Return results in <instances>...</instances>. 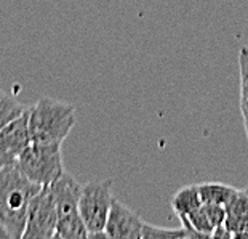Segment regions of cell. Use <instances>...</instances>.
Listing matches in <instances>:
<instances>
[{"mask_svg": "<svg viewBox=\"0 0 248 239\" xmlns=\"http://www.w3.org/2000/svg\"><path fill=\"white\" fill-rule=\"evenodd\" d=\"M40 188L16 164L0 166V222L10 239H23L29 204Z\"/></svg>", "mask_w": 248, "mask_h": 239, "instance_id": "cell-1", "label": "cell"}, {"mask_svg": "<svg viewBox=\"0 0 248 239\" xmlns=\"http://www.w3.org/2000/svg\"><path fill=\"white\" fill-rule=\"evenodd\" d=\"M76 125V108L44 97L29 108V132L34 143L62 145Z\"/></svg>", "mask_w": 248, "mask_h": 239, "instance_id": "cell-2", "label": "cell"}, {"mask_svg": "<svg viewBox=\"0 0 248 239\" xmlns=\"http://www.w3.org/2000/svg\"><path fill=\"white\" fill-rule=\"evenodd\" d=\"M56 201V233L58 239H78L88 238V230L82 220L78 210V198H80L82 185L64 172L53 185H50Z\"/></svg>", "mask_w": 248, "mask_h": 239, "instance_id": "cell-3", "label": "cell"}, {"mask_svg": "<svg viewBox=\"0 0 248 239\" xmlns=\"http://www.w3.org/2000/svg\"><path fill=\"white\" fill-rule=\"evenodd\" d=\"M61 146L32 141L19 156L16 166L31 182L39 187H50L66 172L62 166Z\"/></svg>", "mask_w": 248, "mask_h": 239, "instance_id": "cell-4", "label": "cell"}, {"mask_svg": "<svg viewBox=\"0 0 248 239\" xmlns=\"http://www.w3.org/2000/svg\"><path fill=\"white\" fill-rule=\"evenodd\" d=\"M112 183V178H106L101 182L82 185L78 210L88 230V238H108L104 230L114 201Z\"/></svg>", "mask_w": 248, "mask_h": 239, "instance_id": "cell-5", "label": "cell"}, {"mask_svg": "<svg viewBox=\"0 0 248 239\" xmlns=\"http://www.w3.org/2000/svg\"><path fill=\"white\" fill-rule=\"evenodd\" d=\"M56 201L50 187H42L29 204L23 239H51L56 233Z\"/></svg>", "mask_w": 248, "mask_h": 239, "instance_id": "cell-6", "label": "cell"}, {"mask_svg": "<svg viewBox=\"0 0 248 239\" xmlns=\"http://www.w3.org/2000/svg\"><path fill=\"white\" fill-rule=\"evenodd\" d=\"M31 140L29 132V108L18 119L10 122L0 130V166L16 164L21 154L28 148Z\"/></svg>", "mask_w": 248, "mask_h": 239, "instance_id": "cell-7", "label": "cell"}, {"mask_svg": "<svg viewBox=\"0 0 248 239\" xmlns=\"http://www.w3.org/2000/svg\"><path fill=\"white\" fill-rule=\"evenodd\" d=\"M146 222L138 212L126 207L119 199L112 201L106 222V236L110 239H142Z\"/></svg>", "mask_w": 248, "mask_h": 239, "instance_id": "cell-8", "label": "cell"}, {"mask_svg": "<svg viewBox=\"0 0 248 239\" xmlns=\"http://www.w3.org/2000/svg\"><path fill=\"white\" fill-rule=\"evenodd\" d=\"M224 228L232 238H248V193L247 189H235L226 204Z\"/></svg>", "mask_w": 248, "mask_h": 239, "instance_id": "cell-9", "label": "cell"}, {"mask_svg": "<svg viewBox=\"0 0 248 239\" xmlns=\"http://www.w3.org/2000/svg\"><path fill=\"white\" fill-rule=\"evenodd\" d=\"M202 198H200L199 185H189L178 189L175 196L171 198V209L176 214L179 220L187 219L194 210H197L202 205Z\"/></svg>", "mask_w": 248, "mask_h": 239, "instance_id": "cell-10", "label": "cell"}, {"mask_svg": "<svg viewBox=\"0 0 248 239\" xmlns=\"http://www.w3.org/2000/svg\"><path fill=\"white\" fill-rule=\"evenodd\" d=\"M234 187L224 183H216V182H208L199 185L200 198H202L203 204H223L226 205L228 201L232 198V194L235 193Z\"/></svg>", "mask_w": 248, "mask_h": 239, "instance_id": "cell-11", "label": "cell"}, {"mask_svg": "<svg viewBox=\"0 0 248 239\" xmlns=\"http://www.w3.org/2000/svg\"><path fill=\"white\" fill-rule=\"evenodd\" d=\"M239 72H240V114L244 120L247 141H248V47H242L239 51Z\"/></svg>", "mask_w": 248, "mask_h": 239, "instance_id": "cell-12", "label": "cell"}, {"mask_svg": "<svg viewBox=\"0 0 248 239\" xmlns=\"http://www.w3.org/2000/svg\"><path fill=\"white\" fill-rule=\"evenodd\" d=\"M28 108L21 104L13 95H10L3 90H0V130L10 122L18 119L21 114H24Z\"/></svg>", "mask_w": 248, "mask_h": 239, "instance_id": "cell-13", "label": "cell"}, {"mask_svg": "<svg viewBox=\"0 0 248 239\" xmlns=\"http://www.w3.org/2000/svg\"><path fill=\"white\" fill-rule=\"evenodd\" d=\"M175 238H191L184 228H163L155 226L151 223H146L144 231H142V239H175Z\"/></svg>", "mask_w": 248, "mask_h": 239, "instance_id": "cell-14", "label": "cell"}, {"mask_svg": "<svg viewBox=\"0 0 248 239\" xmlns=\"http://www.w3.org/2000/svg\"><path fill=\"white\" fill-rule=\"evenodd\" d=\"M203 209L207 212V217L212 226L215 228H219L224 225V220H226V205L223 204H203Z\"/></svg>", "mask_w": 248, "mask_h": 239, "instance_id": "cell-15", "label": "cell"}, {"mask_svg": "<svg viewBox=\"0 0 248 239\" xmlns=\"http://www.w3.org/2000/svg\"><path fill=\"white\" fill-rule=\"evenodd\" d=\"M0 238H10L8 231L5 230V226L2 225V222H0Z\"/></svg>", "mask_w": 248, "mask_h": 239, "instance_id": "cell-16", "label": "cell"}, {"mask_svg": "<svg viewBox=\"0 0 248 239\" xmlns=\"http://www.w3.org/2000/svg\"><path fill=\"white\" fill-rule=\"evenodd\" d=\"M247 193H248V188H247Z\"/></svg>", "mask_w": 248, "mask_h": 239, "instance_id": "cell-17", "label": "cell"}]
</instances>
